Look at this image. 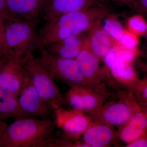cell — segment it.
Returning a JSON list of instances; mask_svg holds the SVG:
<instances>
[{
	"mask_svg": "<svg viewBox=\"0 0 147 147\" xmlns=\"http://www.w3.org/2000/svg\"><path fill=\"white\" fill-rule=\"evenodd\" d=\"M86 38L83 34L75 35L47 44L44 47L50 53L60 57L76 59L84 48Z\"/></svg>",
	"mask_w": 147,
	"mask_h": 147,
	"instance_id": "17",
	"label": "cell"
},
{
	"mask_svg": "<svg viewBox=\"0 0 147 147\" xmlns=\"http://www.w3.org/2000/svg\"><path fill=\"white\" fill-rule=\"evenodd\" d=\"M21 58L8 55L0 63V88L17 96L27 73Z\"/></svg>",
	"mask_w": 147,
	"mask_h": 147,
	"instance_id": "11",
	"label": "cell"
},
{
	"mask_svg": "<svg viewBox=\"0 0 147 147\" xmlns=\"http://www.w3.org/2000/svg\"><path fill=\"white\" fill-rule=\"evenodd\" d=\"M108 85L105 83L95 86L74 85L64 96L69 107L87 114L100 108L110 99L112 94L107 89Z\"/></svg>",
	"mask_w": 147,
	"mask_h": 147,
	"instance_id": "6",
	"label": "cell"
},
{
	"mask_svg": "<svg viewBox=\"0 0 147 147\" xmlns=\"http://www.w3.org/2000/svg\"><path fill=\"white\" fill-rule=\"evenodd\" d=\"M106 6L87 7L45 20L38 31L37 50L66 38L88 32L95 24L110 14Z\"/></svg>",
	"mask_w": 147,
	"mask_h": 147,
	"instance_id": "1",
	"label": "cell"
},
{
	"mask_svg": "<svg viewBox=\"0 0 147 147\" xmlns=\"http://www.w3.org/2000/svg\"><path fill=\"white\" fill-rule=\"evenodd\" d=\"M126 26L127 30L139 37L144 36L147 32V20L141 14L136 13L129 17Z\"/></svg>",
	"mask_w": 147,
	"mask_h": 147,
	"instance_id": "22",
	"label": "cell"
},
{
	"mask_svg": "<svg viewBox=\"0 0 147 147\" xmlns=\"http://www.w3.org/2000/svg\"><path fill=\"white\" fill-rule=\"evenodd\" d=\"M139 37L126 29L120 39L116 41L115 47H119L127 49L139 48Z\"/></svg>",
	"mask_w": 147,
	"mask_h": 147,
	"instance_id": "24",
	"label": "cell"
},
{
	"mask_svg": "<svg viewBox=\"0 0 147 147\" xmlns=\"http://www.w3.org/2000/svg\"><path fill=\"white\" fill-rule=\"evenodd\" d=\"M21 62L41 98L55 110L69 106L53 79L32 53L21 58Z\"/></svg>",
	"mask_w": 147,
	"mask_h": 147,
	"instance_id": "4",
	"label": "cell"
},
{
	"mask_svg": "<svg viewBox=\"0 0 147 147\" xmlns=\"http://www.w3.org/2000/svg\"><path fill=\"white\" fill-rule=\"evenodd\" d=\"M27 117L21 110L18 96L0 88V121Z\"/></svg>",
	"mask_w": 147,
	"mask_h": 147,
	"instance_id": "18",
	"label": "cell"
},
{
	"mask_svg": "<svg viewBox=\"0 0 147 147\" xmlns=\"http://www.w3.org/2000/svg\"><path fill=\"white\" fill-rule=\"evenodd\" d=\"M56 127L55 119H15L0 133V147H47Z\"/></svg>",
	"mask_w": 147,
	"mask_h": 147,
	"instance_id": "2",
	"label": "cell"
},
{
	"mask_svg": "<svg viewBox=\"0 0 147 147\" xmlns=\"http://www.w3.org/2000/svg\"><path fill=\"white\" fill-rule=\"evenodd\" d=\"M47 147H88L82 140H73L54 134Z\"/></svg>",
	"mask_w": 147,
	"mask_h": 147,
	"instance_id": "23",
	"label": "cell"
},
{
	"mask_svg": "<svg viewBox=\"0 0 147 147\" xmlns=\"http://www.w3.org/2000/svg\"><path fill=\"white\" fill-rule=\"evenodd\" d=\"M57 127L61 130V136L73 140L80 139L93 122L88 114L72 108H60L55 110Z\"/></svg>",
	"mask_w": 147,
	"mask_h": 147,
	"instance_id": "9",
	"label": "cell"
},
{
	"mask_svg": "<svg viewBox=\"0 0 147 147\" xmlns=\"http://www.w3.org/2000/svg\"><path fill=\"white\" fill-rule=\"evenodd\" d=\"M116 96L111 98L96 110L87 113L93 121L105 123L118 129L126 123L140 109L132 93L127 89L117 88Z\"/></svg>",
	"mask_w": 147,
	"mask_h": 147,
	"instance_id": "3",
	"label": "cell"
},
{
	"mask_svg": "<svg viewBox=\"0 0 147 147\" xmlns=\"http://www.w3.org/2000/svg\"><path fill=\"white\" fill-rule=\"evenodd\" d=\"M82 137L88 147H109L118 139L115 127L96 121H93Z\"/></svg>",
	"mask_w": 147,
	"mask_h": 147,
	"instance_id": "14",
	"label": "cell"
},
{
	"mask_svg": "<svg viewBox=\"0 0 147 147\" xmlns=\"http://www.w3.org/2000/svg\"><path fill=\"white\" fill-rule=\"evenodd\" d=\"M126 147H147V132L133 142L126 144Z\"/></svg>",
	"mask_w": 147,
	"mask_h": 147,
	"instance_id": "27",
	"label": "cell"
},
{
	"mask_svg": "<svg viewBox=\"0 0 147 147\" xmlns=\"http://www.w3.org/2000/svg\"><path fill=\"white\" fill-rule=\"evenodd\" d=\"M45 0H6L11 20L38 23L42 16Z\"/></svg>",
	"mask_w": 147,
	"mask_h": 147,
	"instance_id": "13",
	"label": "cell"
},
{
	"mask_svg": "<svg viewBox=\"0 0 147 147\" xmlns=\"http://www.w3.org/2000/svg\"><path fill=\"white\" fill-rule=\"evenodd\" d=\"M112 1L117 2L121 3L123 4L129 6L131 5V3L134 0H112Z\"/></svg>",
	"mask_w": 147,
	"mask_h": 147,
	"instance_id": "31",
	"label": "cell"
},
{
	"mask_svg": "<svg viewBox=\"0 0 147 147\" xmlns=\"http://www.w3.org/2000/svg\"><path fill=\"white\" fill-rule=\"evenodd\" d=\"M108 70L115 85L123 88H130L140 78L132 63H127L121 67Z\"/></svg>",
	"mask_w": 147,
	"mask_h": 147,
	"instance_id": "19",
	"label": "cell"
},
{
	"mask_svg": "<svg viewBox=\"0 0 147 147\" xmlns=\"http://www.w3.org/2000/svg\"><path fill=\"white\" fill-rule=\"evenodd\" d=\"M102 21L95 24L87 32V36L92 52L102 61L110 50L115 47L116 43V40L103 28Z\"/></svg>",
	"mask_w": 147,
	"mask_h": 147,
	"instance_id": "16",
	"label": "cell"
},
{
	"mask_svg": "<svg viewBox=\"0 0 147 147\" xmlns=\"http://www.w3.org/2000/svg\"><path fill=\"white\" fill-rule=\"evenodd\" d=\"M76 59L84 79L89 86L110 84L111 77L109 70L105 65H100L102 61L92 52L87 36L84 48Z\"/></svg>",
	"mask_w": 147,
	"mask_h": 147,
	"instance_id": "10",
	"label": "cell"
},
{
	"mask_svg": "<svg viewBox=\"0 0 147 147\" xmlns=\"http://www.w3.org/2000/svg\"><path fill=\"white\" fill-rule=\"evenodd\" d=\"M129 7L134 12L141 14L147 21V0H134Z\"/></svg>",
	"mask_w": 147,
	"mask_h": 147,
	"instance_id": "26",
	"label": "cell"
},
{
	"mask_svg": "<svg viewBox=\"0 0 147 147\" xmlns=\"http://www.w3.org/2000/svg\"><path fill=\"white\" fill-rule=\"evenodd\" d=\"M27 71V70H26ZM19 106L27 117L55 119V110L41 98L27 72L18 96Z\"/></svg>",
	"mask_w": 147,
	"mask_h": 147,
	"instance_id": "8",
	"label": "cell"
},
{
	"mask_svg": "<svg viewBox=\"0 0 147 147\" xmlns=\"http://www.w3.org/2000/svg\"><path fill=\"white\" fill-rule=\"evenodd\" d=\"M38 50V59L54 79H57L68 85H89L84 79L76 59L60 57L50 53L45 47Z\"/></svg>",
	"mask_w": 147,
	"mask_h": 147,
	"instance_id": "7",
	"label": "cell"
},
{
	"mask_svg": "<svg viewBox=\"0 0 147 147\" xmlns=\"http://www.w3.org/2000/svg\"><path fill=\"white\" fill-rule=\"evenodd\" d=\"M144 37L145 38V42L141 49H139L140 57L144 58V59H147V32Z\"/></svg>",
	"mask_w": 147,
	"mask_h": 147,
	"instance_id": "30",
	"label": "cell"
},
{
	"mask_svg": "<svg viewBox=\"0 0 147 147\" xmlns=\"http://www.w3.org/2000/svg\"><path fill=\"white\" fill-rule=\"evenodd\" d=\"M140 106V110L117 130L118 139L126 144L147 132V105Z\"/></svg>",
	"mask_w": 147,
	"mask_h": 147,
	"instance_id": "15",
	"label": "cell"
},
{
	"mask_svg": "<svg viewBox=\"0 0 147 147\" xmlns=\"http://www.w3.org/2000/svg\"><path fill=\"white\" fill-rule=\"evenodd\" d=\"M106 0H45L42 16L45 20L92 7L102 6Z\"/></svg>",
	"mask_w": 147,
	"mask_h": 147,
	"instance_id": "12",
	"label": "cell"
},
{
	"mask_svg": "<svg viewBox=\"0 0 147 147\" xmlns=\"http://www.w3.org/2000/svg\"><path fill=\"white\" fill-rule=\"evenodd\" d=\"M38 23L21 20L6 21L5 41L8 55L22 58L37 50Z\"/></svg>",
	"mask_w": 147,
	"mask_h": 147,
	"instance_id": "5",
	"label": "cell"
},
{
	"mask_svg": "<svg viewBox=\"0 0 147 147\" xmlns=\"http://www.w3.org/2000/svg\"><path fill=\"white\" fill-rule=\"evenodd\" d=\"M6 19L0 15V63L8 56L5 41L4 30Z\"/></svg>",
	"mask_w": 147,
	"mask_h": 147,
	"instance_id": "25",
	"label": "cell"
},
{
	"mask_svg": "<svg viewBox=\"0 0 147 147\" xmlns=\"http://www.w3.org/2000/svg\"><path fill=\"white\" fill-rule=\"evenodd\" d=\"M129 90L132 93L135 99L140 105H147V73H143Z\"/></svg>",
	"mask_w": 147,
	"mask_h": 147,
	"instance_id": "21",
	"label": "cell"
},
{
	"mask_svg": "<svg viewBox=\"0 0 147 147\" xmlns=\"http://www.w3.org/2000/svg\"><path fill=\"white\" fill-rule=\"evenodd\" d=\"M7 124L3 121H0V133L7 126Z\"/></svg>",
	"mask_w": 147,
	"mask_h": 147,
	"instance_id": "32",
	"label": "cell"
},
{
	"mask_svg": "<svg viewBox=\"0 0 147 147\" xmlns=\"http://www.w3.org/2000/svg\"><path fill=\"white\" fill-rule=\"evenodd\" d=\"M0 15H2L5 18L6 21L11 20L7 8L6 0H0Z\"/></svg>",
	"mask_w": 147,
	"mask_h": 147,
	"instance_id": "29",
	"label": "cell"
},
{
	"mask_svg": "<svg viewBox=\"0 0 147 147\" xmlns=\"http://www.w3.org/2000/svg\"><path fill=\"white\" fill-rule=\"evenodd\" d=\"M133 65L137 70L147 73V59L142 60L139 56L134 60Z\"/></svg>",
	"mask_w": 147,
	"mask_h": 147,
	"instance_id": "28",
	"label": "cell"
},
{
	"mask_svg": "<svg viewBox=\"0 0 147 147\" xmlns=\"http://www.w3.org/2000/svg\"><path fill=\"white\" fill-rule=\"evenodd\" d=\"M102 27L110 37L116 41L119 40L125 29L115 15L109 14L104 19Z\"/></svg>",
	"mask_w": 147,
	"mask_h": 147,
	"instance_id": "20",
	"label": "cell"
}]
</instances>
